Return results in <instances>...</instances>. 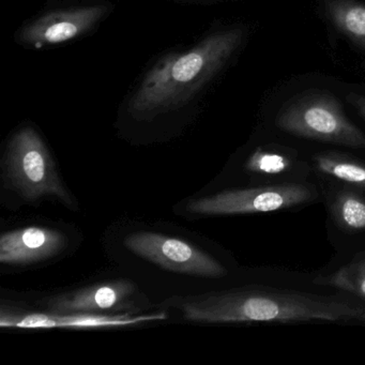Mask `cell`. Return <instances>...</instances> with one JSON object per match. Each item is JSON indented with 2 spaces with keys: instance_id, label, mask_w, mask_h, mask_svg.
<instances>
[{
  "instance_id": "cell-1",
  "label": "cell",
  "mask_w": 365,
  "mask_h": 365,
  "mask_svg": "<svg viewBox=\"0 0 365 365\" xmlns=\"http://www.w3.org/2000/svg\"><path fill=\"white\" fill-rule=\"evenodd\" d=\"M187 319L200 322H309L364 319L365 309L294 290L251 288L211 292L181 303Z\"/></svg>"
},
{
  "instance_id": "cell-2",
  "label": "cell",
  "mask_w": 365,
  "mask_h": 365,
  "mask_svg": "<svg viewBox=\"0 0 365 365\" xmlns=\"http://www.w3.org/2000/svg\"><path fill=\"white\" fill-rule=\"evenodd\" d=\"M242 37L241 29L220 31L187 52L162 59L132 98L130 113L149 118L187 103L220 71Z\"/></svg>"
},
{
  "instance_id": "cell-3",
  "label": "cell",
  "mask_w": 365,
  "mask_h": 365,
  "mask_svg": "<svg viewBox=\"0 0 365 365\" xmlns=\"http://www.w3.org/2000/svg\"><path fill=\"white\" fill-rule=\"evenodd\" d=\"M277 125L292 135L365 149V134L344 114L339 102L327 93H311L289 103Z\"/></svg>"
},
{
  "instance_id": "cell-4",
  "label": "cell",
  "mask_w": 365,
  "mask_h": 365,
  "mask_svg": "<svg viewBox=\"0 0 365 365\" xmlns=\"http://www.w3.org/2000/svg\"><path fill=\"white\" fill-rule=\"evenodd\" d=\"M6 172L10 185L24 200L35 202L55 196L70 206V194L63 187L54 162L39 134L24 128L12 138L8 148Z\"/></svg>"
},
{
  "instance_id": "cell-5",
  "label": "cell",
  "mask_w": 365,
  "mask_h": 365,
  "mask_svg": "<svg viewBox=\"0 0 365 365\" xmlns=\"http://www.w3.org/2000/svg\"><path fill=\"white\" fill-rule=\"evenodd\" d=\"M315 187L288 182L230 190L192 200L187 211L196 215H234L274 212L307 204L317 197Z\"/></svg>"
},
{
  "instance_id": "cell-6",
  "label": "cell",
  "mask_w": 365,
  "mask_h": 365,
  "mask_svg": "<svg viewBox=\"0 0 365 365\" xmlns=\"http://www.w3.org/2000/svg\"><path fill=\"white\" fill-rule=\"evenodd\" d=\"M125 247L135 255L172 272L211 279L227 274V270L208 254L185 241L165 235L136 232L125 239Z\"/></svg>"
},
{
  "instance_id": "cell-7",
  "label": "cell",
  "mask_w": 365,
  "mask_h": 365,
  "mask_svg": "<svg viewBox=\"0 0 365 365\" xmlns=\"http://www.w3.org/2000/svg\"><path fill=\"white\" fill-rule=\"evenodd\" d=\"M165 313L133 316L130 313L120 315H99L83 313H21L1 311V328H106V327L130 326L166 319Z\"/></svg>"
},
{
  "instance_id": "cell-8",
  "label": "cell",
  "mask_w": 365,
  "mask_h": 365,
  "mask_svg": "<svg viewBox=\"0 0 365 365\" xmlns=\"http://www.w3.org/2000/svg\"><path fill=\"white\" fill-rule=\"evenodd\" d=\"M106 12L102 6L48 12L25 27L21 39L35 48L63 43L88 31Z\"/></svg>"
},
{
  "instance_id": "cell-9",
  "label": "cell",
  "mask_w": 365,
  "mask_h": 365,
  "mask_svg": "<svg viewBox=\"0 0 365 365\" xmlns=\"http://www.w3.org/2000/svg\"><path fill=\"white\" fill-rule=\"evenodd\" d=\"M135 292V285L131 281L117 279L54 297L48 301V309L54 313H120L129 309L130 300Z\"/></svg>"
},
{
  "instance_id": "cell-10",
  "label": "cell",
  "mask_w": 365,
  "mask_h": 365,
  "mask_svg": "<svg viewBox=\"0 0 365 365\" xmlns=\"http://www.w3.org/2000/svg\"><path fill=\"white\" fill-rule=\"evenodd\" d=\"M65 245V236L51 228L31 226L11 230L0 237V262L34 264L56 255Z\"/></svg>"
},
{
  "instance_id": "cell-11",
  "label": "cell",
  "mask_w": 365,
  "mask_h": 365,
  "mask_svg": "<svg viewBox=\"0 0 365 365\" xmlns=\"http://www.w3.org/2000/svg\"><path fill=\"white\" fill-rule=\"evenodd\" d=\"M316 170L326 176L365 190V162L346 153L328 151L314 157Z\"/></svg>"
},
{
  "instance_id": "cell-12",
  "label": "cell",
  "mask_w": 365,
  "mask_h": 365,
  "mask_svg": "<svg viewBox=\"0 0 365 365\" xmlns=\"http://www.w3.org/2000/svg\"><path fill=\"white\" fill-rule=\"evenodd\" d=\"M326 8L335 26L365 50V4L354 0H328Z\"/></svg>"
},
{
  "instance_id": "cell-13",
  "label": "cell",
  "mask_w": 365,
  "mask_h": 365,
  "mask_svg": "<svg viewBox=\"0 0 365 365\" xmlns=\"http://www.w3.org/2000/svg\"><path fill=\"white\" fill-rule=\"evenodd\" d=\"M330 213L337 227L348 234L365 230V197L351 190H341L331 200Z\"/></svg>"
},
{
  "instance_id": "cell-14",
  "label": "cell",
  "mask_w": 365,
  "mask_h": 365,
  "mask_svg": "<svg viewBox=\"0 0 365 365\" xmlns=\"http://www.w3.org/2000/svg\"><path fill=\"white\" fill-rule=\"evenodd\" d=\"M314 284L330 286L365 299V253H359L331 274L316 277Z\"/></svg>"
},
{
  "instance_id": "cell-15",
  "label": "cell",
  "mask_w": 365,
  "mask_h": 365,
  "mask_svg": "<svg viewBox=\"0 0 365 365\" xmlns=\"http://www.w3.org/2000/svg\"><path fill=\"white\" fill-rule=\"evenodd\" d=\"M294 157L287 151L279 149H256L245 164V170L257 176L272 178L282 176L292 170Z\"/></svg>"
},
{
  "instance_id": "cell-16",
  "label": "cell",
  "mask_w": 365,
  "mask_h": 365,
  "mask_svg": "<svg viewBox=\"0 0 365 365\" xmlns=\"http://www.w3.org/2000/svg\"><path fill=\"white\" fill-rule=\"evenodd\" d=\"M359 108H360L361 113H362L363 116L365 117V100H360L358 102Z\"/></svg>"
}]
</instances>
